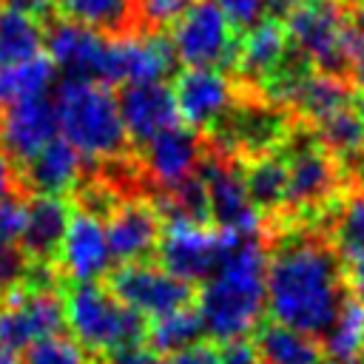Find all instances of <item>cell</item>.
<instances>
[{
	"label": "cell",
	"instance_id": "1",
	"mask_svg": "<svg viewBox=\"0 0 364 364\" xmlns=\"http://www.w3.org/2000/svg\"><path fill=\"white\" fill-rule=\"evenodd\" d=\"M344 299L338 256L318 236L296 233L267 259L264 301L276 324L324 336Z\"/></svg>",
	"mask_w": 364,
	"mask_h": 364
},
{
	"label": "cell",
	"instance_id": "2",
	"mask_svg": "<svg viewBox=\"0 0 364 364\" xmlns=\"http://www.w3.org/2000/svg\"><path fill=\"white\" fill-rule=\"evenodd\" d=\"M222 259L216 273L205 282L199 293V321L205 336L219 344L245 338L256 330L267 301H264V273L267 256L259 236L225 233Z\"/></svg>",
	"mask_w": 364,
	"mask_h": 364
},
{
	"label": "cell",
	"instance_id": "3",
	"mask_svg": "<svg viewBox=\"0 0 364 364\" xmlns=\"http://www.w3.org/2000/svg\"><path fill=\"white\" fill-rule=\"evenodd\" d=\"M60 136L85 159H117L128 142L117 97L105 82L65 77L54 94Z\"/></svg>",
	"mask_w": 364,
	"mask_h": 364
},
{
	"label": "cell",
	"instance_id": "4",
	"mask_svg": "<svg viewBox=\"0 0 364 364\" xmlns=\"http://www.w3.org/2000/svg\"><path fill=\"white\" fill-rule=\"evenodd\" d=\"M287 43L316 71L338 74L361 48L364 37L355 31L350 9L341 0H310L287 14Z\"/></svg>",
	"mask_w": 364,
	"mask_h": 364
},
{
	"label": "cell",
	"instance_id": "5",
	"mask_svg": "<svg viewBox=\"0 0 364 364\" xmlns=\"http://www.w3.org/2000/svg\"><path fill=\"white\" fill-rule=\"evenodd\" d=\"M65 324L71 336L94 353H111L125 344H136L145 338V318L125 307L111 290L94 284L74 282L63 299Z\"/></svg>",
	"mask_w": 364,
	"mask_h": 364
},
{
	"label": "cell",
	"instance_id": "6",
	"mask_svg": "<svg viewBox=\"0 0 364 364\" xmlns=\"http://www.w3.org/2000/svg\"><path fill=\"white\" fill-rule=\"evenodd\" d=\"M233 28L236 26L210 0H196L171 26L173 54L188 68H219L228 60H236Z\"/></svg>",
	"mask_w": 364,
	"mask_h": 364
},
{
	"label": "cell",
	"instance_id": "7",
	"mask_svg": "<svg viewBox=\"0 0 364 364\" xmlns=\"http://www.w3.org/2000/svg\"><path fill=\"white\" fill-rule=\"evenodd\" d=\"M108 290L142 318L145 316L159 318L173 310H182L191 304V296H193L188 282H182L165 267L145 264V262H131L114 270L108 279Z\"/></svg>",
	"mask_w": 364,
	"mask_h": 364
},
{
	"label": "cell",
	"instance_id": "8",
	"mask_svg": "<svg viewBox=\"0 0 364 364\" xmlns=\"http://www.w3.org/2000/svg\"><path fill=\"white\" fill-rule=\"evenodd\" d=\"M222 245H225L222 230H210L205 228V222L168 219L156 250L165 270L193 284V282H208L216 273L222 259Z\"/></svg>",
	"mask_w": 364,
	"mask_h": 364
},
{
	"label": "cell",
	"instance_id": "9",
	"mask_svg": "<svg viewBox=\"0 0 364 364\" xmlns=\"http://www.w3.org/2000/svg\"><path fill=\"white\" fill-rule=\"evenodd\" d=\"M199 176L208 191V213L216 230L259 236L262 213L250 202V193L245 188V173L219 156H205L199 165Z\"/></svg>",
	"mask_w": 364,
	"mask_h": 364
},
{
	"label": "cell",
	"instance_id": "10",
	"mask_svg": "<svg viewBox=\"0 0 364 364\" xmlns=\"http://www.w3.org/2000/svg\"><path fill=\"white\" fill-rule=\"evenodd\" d=\"M65 324L63 299L51 290H17L0 304V347L17 353L40 338L57 336Z\"/></svg>",
	"mask_w": 364,
	"mask_h": 364
},
{
	"label": "cell",
	"instance_id": "11",
	"mask_svg": "<svg viewBox=\"0 0 364 364\" xmlns=\"http://www.w3.org/2000/svg\"><path fill=\"white\" fill-rule=\"evenodd\" d=\"M176 65L171 37L162 34H119L111 40L105 85H136V82H162Z\"/></svg>",
	"mask_w": 364,
	"mask_h": 364
},
{
	"label": "cell",
	"instance_id": "12",
	"mask_svg": "<svg viewBox=\"0 0 364 364\" xmlns=\"http://www.w3.org/2000/svg\"><path fill=\"white\" fill-rule=\"evenodd\" d=\"M43 48L48 51V60L54 63V68H60L65 77L105 82L111 40L102 31L63 17L48 26Z\"/></svg>",
	"mask_w": 364,
	"mask_h": 364
},
{
	"label": "cell",
	"instance_id": "13",
	"mask_svg": "<svg viewBox=\"0 0 364 364\" xmlns=\"http://www.w3.org/2000/svg\"><path fill=\"white\" fill-rule=\"evenodd\" d=\"M270 91L276 100L293 105L301 117L313 119L316 125L333 117L341 108H350V88L338 74L324 71H299V68H279L270 80Z\"/></svg>",
	"mask_w": 364,
	"mask_h": 364
},
{
	"label": "cell",
	"instance_id": "14",
	"mask_svg": "<svg viewBox=\"0 0 364 364\" xmlns=\"http://www.w3.org/2000/svg\"><path fill=\"white\" fill-rule=\"evenodd\" d=\"M173 100L188 128H210L230 114L236 91L222 68H185L176 77Z\"/></svg>",
	"mask_w": 364,
	"mask_h": 364
},
{
	"label": "cell",
	"instance_id": "15",
	"mask_svg": "<svg viewBox=\"0 0 364 364\" xmlns=\"http://www.w3.org/2000/svg\"><path fill=\"white\" fill-rule=\"evenodd\" d=\"M57 136H60L57 108H54V100H48L46 94L17 100L3 111L0 148L17 165H26L34 154H40Z\"/></svg>",
	"mask_w": 364,
	"mask_h": 364
},
{
	"label": "cell",
	"instance_id": "16",
	"mask_svg": "<svg viewBox=\"0 0 364 364\" xmlns=\"http://www.w3.org/2000/svg\"><path fill=\"white\" fill-rule=\"evenodd\" d=\"M60 262L71 282L94 284L97 279L108 276L114 256H111L105 225L97 213L77 208L68 216V228L60 245Z\"/></svg>",
	"mask_w": 364,
	"mask_h": 364
},
{
	"label": "cell",
	"instance_id": "17",
	"mask_svg": "<svg viewBox=\"0 0 364 364\" xmlns=\"http://www.w3.org/2000/svg\"><path fill=\"white\" fill-rule=\"evenodd\" d=\"M117 105H119V117H122L128 139H134L139 145H148L159 134L179 125L176 100L165 82L122 85Z\"/></svg>",
	"mask_w": 364,
	"mask_h": 364
},
{
	"label": "cell",
	"instance_id": "18",
	"mask_svg": "<svg viewBox=\"0 0 364 364\" xmlns=\"http://www.w3.org/2000/svg\"><path fill=\"white\" fill-rule=\"evenodd\" d=\"M287 162V205L299 210L321 208L338 188V168L318 142L296 145Z\"/></svg>",
	"mask_w": 364,
	"mask_h": 364
},
{
	"label": "cell",
	"instance_id": "19",
	"mask_svg": "<svg viewBox=\"0 0 364 364\" xmlns=\"http://www.w3.org/2000/svg\"><path fill=\"white\" fill-rule=\"evenodd\" d=\"M105 233H108L111 256L117 262H122V264L139 262L159 245V236H162L159 210L139 199L122 202V205L111 208Z\"/></svg>",
	"mask_w": 364,
	"mask_h": 364
},
{
	"label": "cell",
	"instance_id": "20",
	"mask_svg": "<svg viewBox=\"0 0 364 364\" xmlns=\"http://www.w3.org/2000/svg\"><path fill=\"white\" fill-rule=\"evenodd\" d=\"M145 171L151 173V179L171 191L179 182L191 179L193 171L202 165V142L196 136L193 128L185 125H173L171 131L159 134L156 139H151L145 145Z\"/></svg>",
	"mask_w": 364,
	"mask_h": 364
},
{
	"label": "cell",
	"instance_id": "21",
	"mask_svg": "<svg viewBox=\"0 0 364 364\" xmlns=\"http://www.w3.org/2000/svg\"><path fill=\"white\" fill-rule=\"evenodd\" d=\"M80 171H82V156L77 154L74 145L57 136L23 165V182L37 196H60L77 185Z\"/></svg>",
	"mask_w": 364,
	"mask_h": 364
},
{
	"label": "cell",
	"instance_id": "22",
	"mask_svg": "<svg viewBox=\"0 0 364 364\" xmlns=\"http://www.w3.org/2000/svg\"><path fill=\"white\" fill-rule=\"evenodd\" d=\"M68 205L60 196H34L26 202V225L20 236V247L34 262H48L60 253L65 228H68Z\"/></svg>",
	"mask_w": 364,
	"mask_h": 364
},
{
	"label": "cell",
	"instance_id": "23",
	"mask_svg": "<svg viewBox=\"0 0 364 364\" xmlns=\"http://www.w3.org/2000/svg\"><path fill=\"white\" fill-rule=\"evenodd\" d=\"M287 31L279 20L273 17H264L262 23L250 26L242 46L236 48V63H239V71L247 77V80H270L282 65H284V57H287Z\"/></svg>",
	"mask_w": 364,
	"mask_h": 364
},
{
	"label": "cell",
	"instance_id": "24",
	"mask_svg": "<svg viewBox=\"0 0 364 364\" xmlns=\"http://www.w3.org/2000/svg\"><path fill=\"white\" fill-rule=\"evenodd\" d=\"M259 361L264 364H321L324 350L313 336H304L284 324H262L253 341Z\"/></svg>",
	"mask_w": 364,
	"mask_h": 364
},
{
	"label": "cell",
	"instance_id": "25",
	"mask_svg": "<svg viewBox=\"0 0 364 364\" xmlns=\"http://www.w3.org/2000/svg\"><path fill=\"white\" fill-rule=\"evenodd\" d=\"M65 20L97 28L102 34H128L136 23L134 0H54Z\"/></svg>",
	"mask_w": 364,
	"mask_h": 364
},
{
	"label": "cell",
	"instance_id": "26",
	"mask_svg": "<svg viewBox=\"0 0 364 364\" xmlns=\"http://www.w3.org/2000/svg\"><path fill=\"white\" fill-rule=\"evenodd\" d=\"M321 350H324V358H330L333 364L355 361L361 355V350H364V301H358L355 296H347L341 301L333 324L321 336Z\"/></svg>",
	"mask_w": 364,
	"mask_h": 364
},
{
	"label": "cell",
	"instance_id": "27",
	"mask_svg": "<svg viewBox=\"0 0 364 364\" xmlns=\"http://www.w3.org/2000/svg\"><path fill=\"white\" fill-rule=\"evenodd\" d=\"M228 117H233L230 119L233 145H239L250 154L264 156L282 139V117L273 108H264V105H247L239 111L230 108Z\"/></svg>",
	"mask_w": 364,
	"mask_h": 364
},
{
	"label": "cell",
	"instance_id": "28",
	"mask_svg": "<svg viewBox=\"0 0 364 364\" xmlns=\"http://www.w3.org/2000/svg\"><path fill=\"white\" fill-rule=\"evenodd\" d=\"M46 31L34 17L0 6V65H17L40 57Z\"/></svg>",
	"mask_w": 364,
	"mask_h": 364
},
{
	"label": "cell",
	"instance_id": "29",
	"mask_svg": "<svg viewBox=\"0 0 364 364\" xmlns=\"http://www.w3.org/2000/svg\"><path fill=\"white\" fill-rule=\"evenodd\" d=\"M245 188L259 213L279 210L282 205H287V162L276 154L256 156L245 171Z\"/></svg>",
	"mask_w": 364,
	"mask_h": 364
},
{
	"label": "cell",
	"instance_id": "30",
	"mask_svg": "<svg viewBox=\"0 0 364 364\" xmlns=\"http://www.w3.org/2000/svg\"><path fill=\"white\" fill-rule=\"evenodd\" d=\"M54 63L48 57H34L17 65H0V108L6 111L17 100L43 97L54 82Z\"/></svg>",
	"mask_w": 364,
	"mask_h": 364
},
{
	"label": "cell",
	"instance_id": "31",
	"mask_svg": "<svg viewBox=\"0 0 364 364\" xmlns=\"http://www.w3.org/2000/svg\"><path fill=\"white\" fill-rule=\"evenodd\" d=\"M202 336H205V330H202L199 313L191 310V307H182V310H173L168 316L151 318V324L145 330L148 347L154 353H168V355L199 344Z\"/></svg>",
	"mask_w": 364,
	"mask_h": 364
},
{
	"label": "cell",
	"instance_id": "32",
	"mask_svg": "<svg viewBox=\"0 0 364 364\" xmlns=\"http://www.w3.org/2000/svg\"><path fill=\"white\" fill-rule=\"evenodd\" d=\"M318 145L327 148L333 156L338 159H353L361 154L364 145V131H361V119L358 111L353 108H341L333 117L318 122Z\"/></svg>",
	"mask_w": 364,
	"mask_h": 364
},
{
	"label": "cell",
	"instance_id": "33",
	"mask_svg": "<svg viewBox=\"0 0 364 364\" xmlns=\"http://www.w3.org/2000/svg\"><path fill=\"white\" fill-rule=\"evenodd\" d=\"M333 233H336L338 250L350 262L364 256V193L350 196L341 205V210L336 216V225H333Z\"/></svg>",
	"mask_w": 364,
	"mask_h": 364
},
{
	"label": "cell",
	"instance_id": "34",
	"mask_svg": "<svg viewBox=\"0 0 364 364\" xmlns=\"http://www.w3.org/2000/svg\"><path fill=\"white\" fill-rule=\"evenodd\" d=\"M20 364H88V355L77 338L57 333L26 347Z\"/></svg>",
	"mask_w": 364,
	"mask_h": 364
},
{
	"label": "cell",
	"instance_id": "35",
	"mask_svg": "<svg viewBox=\"0 0 364 364\" xmlns=\"http://www.w3.org/2000/svg\"><path fill=\"white\" fill-rule=\"evenodd\" d=\"M31 279V259L20 245L0 242V296H11L20 284Z\"/></svg>",
	"mask_w": 364,
	"mask_h": 364
},
{
	"label": "cell",
	"instance_id": "36",
	"mask_svg": "<svg viewBox=\"0 0 364 364\" xmlns=\"http://www.w3.org/2000/svg\"><path fill=\"white\" fill-rule=\"evenodd\" d=\"M196 0H139L136 20H145L151 28L173 26Z\"/></svg>",
	"mask_w": 364,
	"mask_h": 364
},
{
	"label": "cell",
	"instance_id": "37",
	"mask_svg": "<svg viewBox=\"0 0 364 364\" xmlns=\"http://www.w3.org/2000/svg\"><path fill=\"white\" fill-rule=\"evenodd\" d=\"M236 28H250L264 20L267 0H210Z\"/></svg>",
	"mask_w": 364,
	"mask_h": 364
},
{
	"label": "cell",
	"instance_id": "38",
	"mask_svg": "<svg viewBox=\"0 0 364 364\" xmlns=\"http://www.w3.org/2000/svg\"><path fill=\"white\" fill-rule=\"evenodd\" d=\"M26 225V202L20 196H3L0 199V242L6 245H20Z\"/></svg>",
	"mask_w": 364,
	"mask_h": 364
},
{
	"label": "cell",
	"instance_id": "39",
	"mask_svg": "<svg viewBox=\"0 0 364 364\" xmlns=\"http://www.w3.org/2000/svg\"><path fill=\"white\" fill-rule=\"evenodd\" d=\"M105 364H159V358L148 344L136 341V344H125V347L111 350Z\"/></svg>",
	"mask_w": 364,
	"mask_h": 364
},
{
	"label": "cell",
	"instance_id": "40",
	"mask_svg": "<svg viewBox=\"0 0 364 364\" xmlns=\"http://www.w3.org/2000/svg\"><path fill=\"white\" fill-rule=\"evenodd\" d=\"M219 364H259V353L250 341L236 338L219 347Z\"/></svg>",
	"mask_w": 364,
	"mask_h": 364
},
{
	"label": "cell",
	"instance_id": "41",
	"mask_svg": "<svg viewBox=\"0 0 364 364\" xmlns=\"http://www.w3.org/2000/svg\"><path fill=\"white\" fill-rule=\"evenodd\" d=\"M162 364H219V350H213L208 344H193L188 350L168 355Z\"/></svg>",
	"mask_w": 364,
	"mask_h": 364
},
{
	"label": "cell",
	"instance_id": "42",
	"mask_svg": "<svg viewBox=\"0 0 364 364\" xmlns=\"http://www.w3.org/2000/svg\"><path fill=\"white\" fill-rule=\"evenodd\" d=\"M0 6L14 9V11H23V14H28V17L37 20V17H46L51 11L54 0H0Z\"/></svg>",
	"mask_w": 364,
	"mask_h": 364
},
{
	"label": "cell",
	"instance_id": "43",
	"mask_svg": "<svg viewBox=\"0 0 364 364\" xmlns=\"http://www.w3.org/2000/svg\"><path fill=\"white\" fill-rule=\"evenodd\" d=\"M347 284L353 287V296L358 301H364V256L353 259L350 267H347Z\"/></svg>",
	"mask_w": 364,
	"mask_h": 364
},
{
	"label": "cell",
	"instance_id": "44",
	"mask_svg": "<svg viewBox=\"0 0 364 364\" xmlns=\"http://www.w3.org/2000/svg\"><path fill=\"white\" fill-rule=\"evenodd\" d=\"M11 182H14V176H11V159L0 148V199L11 193Z\"/></svg>",
	"mask_w": 364,
	"mask_h": 364
},
{
	"label": "cell",
	"instance_id": "45",
	"mask_svg": "<svg viewBox=\"0 0 364 364\" xmlns=\"http://www.w3.org/2000/svg\"><path fill=\"white\" fill-rule=\"evenodd\" d=\"M350 74H353V80L364 88V43H361V48L355 51V57L350 60Z\"/></svg>",
	"mask_w": 364,
	"mask_h": 364
},
{
	"label": "cell",
	"instance_id": "46",
	"mask_svg": "<svg viewBox=\"0 0 364 364\" xmlns=\"http://www.w3.org/2000/svg\"><path fill=\"white\" fill-rule=\"evenodd\" d=\"M350 17H353V26H355V31L364 37V3H361L355 11H350Z\"/></svg>",
	"mask_w": 364,
	"mask_h": 364
},
{
	"label": "cell",
	"instance_id": "47",
	"mask_svg": "<svg viewBox=\"0 0 364 364\" xmlns=\"http://www.w3.org/2000/svg\"><path fill=\"white\" fill-rule=\"evenodd\" d=\"M273 6H282V9H299V6H304V3H310V0H270Z\"/></svg>",
	"mask_w": 364,
	"mask_h": 364
},
{
	"label": "cell",
	"instance_id": "48",
	"mask_svg": "<svg viewBox=\"0 0 364 364\" xmlns=\"http://www.w3.org/2000/svg\"><path fill=\"white\" fill-rule=\"evenodd\" d=\"M0 364H20V361H17V353H11V350L0 347Z\"/></svg>",
	"mask_w": 364,
	"mask_h": 364
},
{
	"label": "cell",
	"instance_id": "49",
	"mask_svg": "<svg viewBox=\"0 0 364 364\" xmlns=\"http://www.w3.org/2000/svg\"><path fill=\"white\" fill-rule=\"evenodd\" d=\"M358 119H361V131H364V102L358 105Z\"/></svg>",
	"mask_w": 364,
	"mask_h": 364
},
{
	"label": "cell",
	"instance_id": "50",
	"mask_svg": "<svg viewBox=\"0 0 364 364\" xmlns=\"http://www.w3.org/2000/svg\"><path fill=\"white\" fill-rule=\"evenodd\" d=\"M341 364H361V361H358V358H355V361H341Z\"/></svg>",
	"mask_w": 364,
	"mask_h": 364
}]
</instances>
